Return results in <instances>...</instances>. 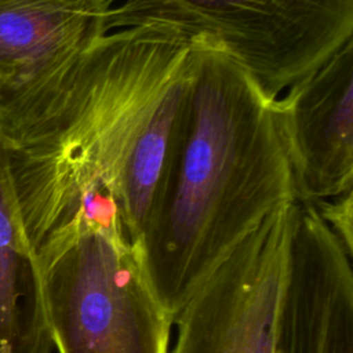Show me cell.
Here are the masks:
<instances>
[{"label": "cell", "instance_id": "6da1fadb", "mask_svg": "<svg viewBox=\"0 0 353 353\" xmlns=\"http://www.w3.org/2000/svg\"><path fill=\"white\" fill-rule=\"evenodd\" d=\"M194 62L192 40L154 23L90 41L43 141L28 152L8 149L34 254L92 192L114 197L131 243L141 245L181 149Z\"/></svg>", "mask_w": 353, "mask_h": 353}, {"label": "cell", "instance_id": "7a4b0ae2", "mask_svg": "<svg viewBox=\"0 0 353 353\" xmlns=\"http://www.w3.org/2000/svg\"><path fill=\"white\" fill-rule=\"evenodd\" d=\"M192 41L181 149L141 240L148 277L172 323L243 239L298 201L277 97L221 50Z\"/></svg>", "mask_w": 353, "mask_h": 353}, {"label": "cell", "instance_id": "3957f363", "mask_svg": "<svg viewBox=\"0 0 353 353\" xmlns=\"http://www.w3.org/2000/svg\"><path fill=\"white\" fill-rule=\"evenodd\" d=\"M36 256L59 353H168L172 317L121 219L76 216Z\"/></svg>", "mask_w": 353, "mask_h": 353}, {"label": "cell", "instance_id": "277c9868", "mask_svg": "<svg viewBox=\"0 0 353 353\" xmlns=\"http://www.w3.org/2000/svg\"><path fill=\"white\" fill-rule=\"evenodd\" d=\"M106 30L154 23L207 43L273 97L353 39V0H108Z\"/></svg>", "mask_w": 353, "mask_h": 353}, {"label": "cell", "instance_id": "5b68a950", "mask_svg": "<svg viewBox=\"0 0 353 353\" xmlns=\"http://www.w3.org/2000/svg\"><path fill=\"white\" fill-rule=\"evenodd\" d=\"M108 0H0V138L34 149L58 114Z\"/></svg>", "mask_w": 353, "mask_h": 353}, {"label": "cell", "instance_id": "8992f818", "mask_svg": "<svg viewBox=\"0 0 353 353\" xmlns=\"http://www.w3.org/2000/svg\"><path fill=\"white\" fill-rule=\"evenodd\" d=\"M298 208L273 211L219 263L175 316L168 353H276Z\"/></svg>", "mask_w": 353, "mask_h": 353}, {"label": "cell", "instance_id": "52a82bcc", "mask_svg": "<svg viewBox=\"0 0 353 353\" xmlns=\"http://www.w3.org/2000/svg\"><path fill=\"white\" fill-rule=\"evenodd\" d=\"M352 256L314 204L299 203L276 353H353Z\"/></svg>", "mask_w": 353, "mask_h": 353}, {"label": "cell", "instance_id": "ba28073f", "mask_svg": "<svg viewBox=\"0 0 353 353\" xmlns=\"http://www.w3.org/2000/svg\"><path fill=\"white\" fill-rule=\"evenodd\" d=\"M299 203L353 190V39L277 97Z\"/></svg>", "mask_w": 353, "mask_h": 353}, {"label": "cell", "instance_id": "9c48e42d", "mask_svg": "<svg viewBox=\"0 0 353 353\" xmlns=\"http://www.w3.org/2000/svg\"><path fill=\"white\" fill-rule=\"evenodd\" d=\"M52 347L41 270L22 225L10 150L0 138V353Z\"/></svg>", "mask_w": 353, "mask_h": 353}, {"label": "cell", "instance_id": "30bf717a", "mask_svg": "<svg viewBox=\"0 0 353 353\" xmlns=\"http://www.w3.org/2000/svg\"><path fill=\"white\" fill-rule=\"evenodd\" d=\"M312 204L345 250L353 255V190Z\"/></svg>", "mask_w": 353, "mask_h": 353}]
</instances>
